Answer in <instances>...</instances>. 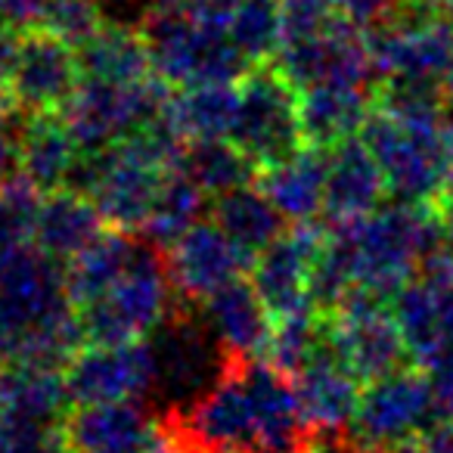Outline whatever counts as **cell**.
Listing matches in <instances>:
<instances>
[{"mask_svg":"<svg viewBox=\"0 0 453 453\" xmlns=\"http://www.w3.org/2000/svg\"><path fill=\"white\" fill-rule=\"evenodd\" d=\"M438 249L444 246L432 208L395 199L366 218L329 226L311 273V302L323 314L339 308L351 292L391 302Z\"/></svg>","mask_w":453,"mask_h":453,"instance_id":"cell-1","label":"cell"},{"mask_svg":"<svg viewBox=\"0 0 453 453\" xmlns=\"http://www.w3.org/2000/svg\"><path fill=\"white\" fill-rule=\"evenodd\" d=\"M165 422L202 453H298L314 441L292 379L265 357L230 360L199 401Z\"/></svg>","mask_w":453,"mask_h":453,"instance_id":"cell-2","label":"cell"},{"mask_svg":"<svg viewBox=\"0 0 453 453\" xmlns=\"http://www.w3.org/2000/svg\"><path fill=\"white\" fill-rule=\"evenodd\" d=\"M84 342L81 317L65 292V261L35 240L0 249V357L63 366Z\"/></svg>","mask_w":453,"mask_h":453,"instance_id":"cell-3","label":"cell"},{"mask_svg":"<svg viewBox=\"0 0 453 453\" xmlns=\"http://www.w3.org/2000/svg\"><path fill=\"white\" fill-rule=\"evenodd\" d=\"M180 304L171 283L165 252L140 240L137 255L127 271L115 280L112 289L103 292L96 302L78 308L88 345H127L143 342L174 314Z\"/></svg>","mask_w":453,"mask_h":453,"instance_id":"cell-4","label":"cell"},{"mask_svg":"<svg viewBox=\"0 0 453 453\" xmlns=\"http://www.w3.org/2000/svg\"><path fill=\"white\" fill-rule=\"evenodd\" d=\"M152 72L171 88L236 84L252 65L236 50L226 28H214L187 10H150L140 22Z\"/></svg>","mask_w":453,"mask_h":453,"instance_id":"cell-5","label":"cell"},{"mask_svg":"<svg viewBox=\"0 0 453 453\" xmlns=\"http://www.w3.org/2000/svg\"><path fill=\"white\" fill-rule=\"evenodd\" d=\"M146 342H150L152 364H156L152 401L162 403L165 416L180 413L199 401L234 360L202 320L199 308L189 302H183V311L177 304L174 314Z\"/></svg>","mask_w":453,"mask_h":453,"instance_id":"cell-6","label":"cell"},{"mask_svg":"<svg viewBox=\"0 0 453 453\" xmlns=\"http://www.w3.org/2000/svg\"><path fill=\"white\" fill-rule=\"evenodd\" d=\"M171 84L158 75L143 81H100L81 78L63 119L81 152H103L106 146L143 131L162 119Z\"/></svg>","mask_w":453,"mask_h":453,"instance_id":"cell-7","label":"cell"},{"mask_svg":"<svg viewBox=\"0 0 453 453\" xmlns=\"http://www.w3.org/2000/svg\"><path fill=\"white\" fill-rule=\"evenodd\" d=\"M230 140L258 168L308 146L298 115V90L286 81L277 65H252L236 81V115Z\"/></svg>","mask_w":453,"mask_h":453,"instance_id":"cell-8","label":"cell"},{"mask_svg":"<svg viewBox=\"0 0 453 453\" xmlns=\"http://www.w3.org/2000/svg\"><path fill=\"white\" fill-rule=\"evenodd\" d=\"M366 44L379 84H441L453 63V26L432 4H413L366 28Z\"/></svg>","mask_w":453,"mask_h":453,"instance_id":"cell-9","label":"cell"},{"mask_svg":"<svg viewBox=\"0 0 453 453\" xmlns=\"http://www.w3.org/2000/svg\"><path fill=\"white\" fill-rule=\"evenodd\" d=\"M438 419L441 410L434 403L426 372L403 366V370L364 385V395H360L357 413H354L348 434L357 438L360 444L395 453L401 447L413 444Z\"/></svg>","mask_w":453,"mask_h":453,"instance_id":"cell-10","label":"cell"},{"mask_svg":"<svg viewBox=\"0 0 453 453\" xmlns=\"http://www.w3.org/2000/svg\"><path fill=\"white\" fill-rule=\"evenodd\" d=\"M333 348L360 382H372L410 364V348L401 333L391 302L366 292H351L335 311L326 314Z\"/></svg>","mask_w":453,"mask_h":453,"instance_id":"cell-11","label":"cell"},{"mask_svg":"<svg viewBox=\"0 0 453 453\" xmlns=\"http://www.w3.org/2000/svg\"><path fill=\"white\" fill-rule=\"evenodd\" d=\"M81 84V59L72 44L44 32H16L7 63V94L19 115L63 112Z\"/></svg>","mask_w":453,"mask_h":453,"instance_id":"cell-12","label":"cell"},{"mask_svg":"<svg viewBox=\"0 0 453 453\" xmlns=\"http://www.w3.org/2000/svg\"><path fill=\"white\" fill-rule=\"evenodd\" d=\"M273 65L296 90L317 84H357V88L379 84L366 32L342 13L320 32L280 47Z\"/></svg>","mask_w":453,"mask_h":453,"instance_id":"cell-13","label":"cell"},{"mask_svg":"<svg viewBox=\"0 0 453 453\" xmlns=\"http://www.w3.org/2000/svg\"><path fill=\"white\" fill-rule=\"evenodd\" d=\"M326 236L329 226H320L314 220L292 224L255 258L249 280L273 320L302 314V311H317L311 302V273L326 246Z\"/></svg>","mask_w":453,"mask_h":453,"instance_id":"cell-14","label":"cell"},{"mask_svg":"<svg viewBox=\"0 0 453 453\" xmlns=\"http://www.w3.org/2000/svg\"><path fill=\"white\" fill-rule=\"evenodd\" d=\"M416 366L453 348V252L438 249L413 280L391 298Z\"/></svg>","mask_w":453,"mask_h":453,"instance_id":"cell-15","label":"cell"},{"mask_svg":"<svg viewBox=\"0 0 453 453\" xmlns=\"http://www.w3.org/2000/svg\"><path fill=\"white\" fill-rule=\"evenodd\" d=\"M72 403L100 401H152L156 364L150 342L127 345H84L65 364Z\"/></svg>","mask_w":453,"mask_h":453,"instance_id":"cell-16","label":"cell"},{"mask_svg":"<svg viewBox=\"0 0 453 453\" xmlns=\"http://www.w3.org/2000/svg\"><path fill=\"white\" fill-rule=\"evenodd\" d=\"M165 265L180 302L199 304L220 286L249 277L255 258H249L211 218H205L165 249Z\"/></svg>","mask_w":453,"mask_h":453,"instance_id":"cell-17","label":"cell"},{"mask_svg":"<svg viewBox=\"0 0 453 453\" xmlns=\"http://www.w3.org/2000/svg\"><path fill=\"white\" fill-rule=\"evenodd\" d=\"M162 419L150 401L72 403L63 419V438L72 453H152Z\"/></svg>","mask_w":453,"mask_h":453,"instance_id":"cell-18","label":"cell"},{"mask_svg":"<svg viewBox=\"0 0 453 453\" xmlns=\"http://www.w3.org/2000/svg\"><path fill=\"white\" fill-rule=\"evenodd\" d=\"M292 385H296L298 407L311 428V438H335L351 428L360 395H364V382L335 354L333 339H329V348H323L304 370L292 376Z\"/></svg>","mask_w":453,"mask_h":453,"instance_id":"cell-19","label":"cell"},{"mask_svg":"<svg viewBox=\"0 0 453 453\" xmlns=\"http://www.w3.org/2000/svg\"><path fill=\"white\" fill-rule=\"evenodd\" d=\"M388 180L360 134L326 146V202L323 218L329 226L348 224L385 205Z\"/></svg>","mask_w":453,"mask_h":453,"instance_id":"cell-20","label":"cell"},{"mask_svg":"<svg viewBox=\"0 0 453 453\" xmlns=\"http://www.w3.org/2000/svg\"><path fill=\"white\" fill-rule=\"evenodd\" d=\"M72 410L65 370L50 364L7 360L0 366V422L59 428Z\"/></svg>","mask_w":453,"mask_h":453,"instance_id":"cell-21","label":"cell"},{"mask_svg":"<svg viewBox=\"0 0 453 453\" xmlns=\"http://www.w3.org/2000/svg\"><path fill=\"white\" fill-rule=\"evenodd\" d=\"M202 320L214 333V339L224 345V351L234 360L261 357L271 342L273 317L265 308L261 296L255 292L252 280L240 277L234 283L220 286L218 292L196 304Z\"/></svg>","mask_w":453,"mask_h":453,"instance_id":"cell-22","label":"cell"},{"mask_svg":"<svg viewBox=\"0 0 453 453\" xmlns=\"http://www.w3.org/2000/svg\"><path fill=\"white\" fill-rule=\"evenodd\" d=\"M255 183L289 224L320 218L326 202V150L302 146L292 156L258 168Z\"/></svg>","mask_w":453,"mask_h":453,"instance_id":"cell-23","label":"cell"},{"mask_svg":"<svg viewBox=\"0 0 453 453\" xmlns=\"http://www.w3.org/2000/svg\"><path fill=\"white\" fill-rule=\"evenodd\" d=\"M376 106V88L357 84H317L298 90V115H302L304 143L326 150V146L360 134L364 121Z\"/></svg>","mask_w":453,"mask_h":453,"instance_id":"cell-24","label":"cell"},{"mask_svg":"<svg viewBox=\"0 0 453 453\" xmlns=\"http://www.w3.org/2000/svg\"><path fill=\"white\" fill-rule=\"evenodd\" d=\"M78 162H81V146L72 137L63 112L22 115L19 174L28 177L41 193L69 187Z\"/></svg>","mask_w":453,"mask_h":453,"instance_id":"cell-25","label":"cell"},{"mask_svg":"<svg viewBox=\"0 0 453 453\" xmlns=\"http://www.w3.org/2000/svg\"><path fill=\"white\" fill-rule=\"evenodd\" d=\"M106 230L100 208L94 205V199L72 187L53 189L44 193L35 218V236L44 252H50L53 258L69 261L81 252L88 242H94L96 236Z\"/></svg>","mask_w":453,"mask_h":453,"instance_id":"cell-26","label":"cell"},{"mask_svg":"<svg viewBox=\"0 0 453 453\" xmlns=\"http://www.w3.org/2000/svg\"><path fill=\"white\" fill-rule=\"evenodd\" d=\"M236 115V84H193L171 88L162 109V125L180 143L230 137Z\"/></svg>","mask_w":453,"mask_h":453,"instance_id":"cell-27","label":"cell"},{"mask_svg":"<svg viewBox=\"0 0 453 453\" xmlns=\"http://www.w3.org/2000/svg\"><path fill=\"white\" fill-rule=\"evenodd\" d=\"M208 218L224 230L249 258H258L273 240L286 230L289 220L277 211L258 183H246L224 196H214Z\"/></svg>","mask_w":453,"mask_h":453,"instance_id":"cell-28","label":"cell"},{"mask_svg":"<svg viewBox=\"0 0 453 453\" xmlns=\"http://www.w3.org/2000/svg\"><path fill=\"white\" fill-rule=\"evenodd\" d=\"M140 240H134L125 230L106 226L94 242L81 249L75 258L65 261V292H69L72 304L84 308V304L96 302L106 289H112L115 280L127 271V265L137 255Z\"/></svg>","mask_w":453,"mask_h":453,"instance_id":"cell-29","label":"cell"},{"mask_svg":"<svg viewBox=\"0 0 453 453\" xmlns=\"http://www.w3.org/2000/svg\"><path fill=\"white\" fill-rule=\"evenodd\" d=\"M78 59H81V78L143 81V78L156 75L143 32L137 26H121V22H106L78 50Z\"/></svg>","mask_w":453,"mask_h":453,"instance_id":"cell-30","label":"cell"},{"mask_svg":"<svg viewBox=\"0 0 453 453\" xmlns=\"http://www.w3.org/2000/svg\"><path fill=\"white\" fill-rule=\"evenodd\" d=\"M177 168L193 183H199L208 193V199L230 193L236 187H246V183H255V177H258V165L230 137L183 143Z\"/></svg>","mask_w":453,"mask_h":453,"instance_id":"cell-31","label":"cell"},{"mask_svg":"<svg viewBox=\"0 0 453 453\" xmlns=\"http://www.w3.org/2000/svg\"><path fill=\"white\" fill-rule=\"evenodd\" d=\"M208 208H211V199H208L205 189L189 180L180 168H174L165 177L162 193H158L143 230H140V236H143L150 246L165 252V249H171L187 234L189 226H196L199 220L208 218Z\"/></svg>","mask_w":453,"mask_h":453,"instance_id":"cell-32","label":"cell"},{"mask_svg":"<svg viewBox=\"0 0 453 453\" xmlns=\"http://www.w3.org/2000/svg\"><path fill=\"white\" fill-rule=\"evenodd\" d=\"M323 348H329L326 314H323V311H302V314L277 317V320H273L271 342H267L261 357L292 379L298 370H304Z\"/></svg>","mask_w":453,"mask_h":453,"instance_id":"cell-33","label":"cell"},{"mask_svg":"<svg viewBox=\"0 0 453 453\" xmlns=\"http://www.w3.org/2000/svg\"><path fill=\"white\" fill-rule=\"evenodd\" d=\"M226 35L236 50L249 59V65L273 63L283 41V16L280 0H242L234 19L226 22Z\"/></svg>","mask_w":453,"mask_h":453,"instance_id":"cell-34","label":"cell"},{"mask_svg":"<svg viewBox=\"0 0 453 453\" xmlns=\"http://www.w3.org/2000/svg\"><path fill=\"white\" fill-rule=\"evenodd\" d=\"M41 199L44 193L22 174L0 183V249L32 240Z\"/></svg>","mask_w":453,"mask_h":453,"instance_id":"cell-35","label":"cell"},{"mask_svg":"<svg viewBox=\"0 0 453 453\" xmlns=\"http://www.w3.org/2000/svg\"><path fill=\"white\" fill-rule=\"evenodd\" d=\"M106 22V13L96 0H47L35 28H44V32L63 38L65 44H72L75 50H81Z\"/></svg>","mask_w":453,"mask_h":453,"instance_id":"cell-36","label":"cell"},{"mask_svg":"<svg viewBox=\"0 0 453 453\" xmlns=\"http://www.w3.org/2000/svg\"><path fill=\"white\" fill-rule=\"evenodd\" d=\"M0 453H69L63 426H22L0 422Z\"/></svg>","mask_w":453,"mask_h":453,"instance_id":"cell-37","label":"cell"},{"mask_svg":"<svg viewBox=\"0 0 453 453\" xmlns=\"http://www.w3.org/2000/svg\"><path fill=\"white\" fill-rule=\"evenodd\" d=\"M413 4H432V0H333V7L360 28L382 26V22H388L391 16L413 7Z\"/></svg>","mask_w":453,"mask_h":453,"instance_id":"cell-38","label":"cell"},{"mask_svg":"<svg viewBox=\"0 0 453 453\" xmlns=\"http://www.w3.org/2000/svg\"><path fill=\"white\" fill-rule=\"evenodd\" d=\"M419 370L426 372L428 385H432V395L441 410V419H450V413H453V348L434 354V357L428 360V364H422Z\"/></svg>","mask_w":453,"mask_h":453,"instance_id":"cell-39","label":"cell"},{"mask_svg":"<svg viewBox=\"0 0 453 453\" xmlns=\"http://www.w3.org/2000/svg\"><path fill=\"white\" fill-rule=\"evenodd\" d=\"M19 134L22 115L16 109L0 115V183L19 174Z\"/></svg>","mask_w":453,"mask_h":453,"instance_id":"cell-40","label":"cell"},{"mask_svg":"<svg viewBox=\"0 0 453 453\" xmlns=\"http://www.w3.org/2000/svg\"><path fill=\"white\" fill-rule=\"evenodd\" d=\"M47 0H0V26L10 32H26L35 28L41 19Z\"/></svg>","mask_w":453,"mask_h":453,"instance_id":"cell-41","label":"cell"},{"mask_svg":"<svg viewBox=\"0 0 453 453\" xmlns=\"http://www.w3.org/2000/svg\"><path fill=\"white\" fill-rule=\"evenodd\" d=\"M240 4L242 0H189L183 10H187L189 16H196L199 22H205V26L226 28V22L234 19Z\"/></svg>","mask_w":453,"mask_h":453,"instance_id":"cell-42","label":"cell"},{"mask_svg":"<svg viewBox=\"0 0 453 453\" xmlns=\"http://www.w3.org/2000/svg\"><path fill=\"white\" fill-rule=\"evenodd\" d=\"M410 453H453V419H438L413 441Z\"/></svg>","mask_w":453,"mask_h":453,"instance_id":"cell-43","label":"cell"},{"mask_svg":"<svg viewBox=\"0 0 453 453\" xmlns=\"http://www.w3.org/2000/svg\"><path fill=\"white\" fill-rule=\"evenodd\" d=\"M106 13L109 22H121V26H137L146 19V13L152 10L150 0H96Z\"/></svg>","mask_w":453,"mask_h":453,"instance_id":"cell-44","label":"cell"},{"mask_svg":"<svg viewBox=\"0 0 453 453\" xmlns=\"http://www.w3.org/2000/svg\"><path fill=\"white\" fill-rule=\"evenodd\" d=\"M432 211H434V218H438L441 246H444L447 252H453V193H447Z\"/></svg>","mask_w":453,"mask_h":453,"instance_id":"cell-45","label":"cell"},{"mask_svg":"<svg viewBox=\"0 0 453 453\" xmlns=\"http://www.w3.org/2000/svg\"><path fill=\"white\" fill-rule=\"evenodd\" d=\"M320 453H385V450H376L370 444H360L357 438H348V434H335Z\"/></svg>","mask_w":453,"mask_h":453,"instance_id":"cell-46","label":"cell"},{"mask_svg":"<svg viewBox=\"0 0 453 453\" xmlns=\"http://www.w3.org/2000/svg\"><path fill=\"white\" fill-rule=\"evenodd\" d=\"M441 94H444L447 109H450V112H453V63H450V69H447L444 81H441Z\"/></svg>","mask_w":453,"mask_h":453,"instance_id":"cell-47","label":"cell"},{"mask_svg":"<svg viewBox=\"0 0 453 453\" xmlns=\"http://www.w3.org/2000/svg\"><path fill=\"white\" fill-rule=\"evenodd\" d=\"M152 10H183L189 0H150Z\"/></svg>","mask_w":453,"mask_h":453,"instance_id":"cell-48","label":"cell"},{"mask_svg":"<svg viewBox=\"0 0 453 453\" xmlns=\"http://www.w3.org/2000/svg\"><path fill=\"white\" fill-rule=\"evenodd\" d=\"M434 4V10H438V13H447V10L453 7V0H432Z\"/></svg>","mask_w":453,"mask_h":453,"instance_id":"cell-49","label":"cell"},{"mask_svg":"<svg viewBox=\"0 0 453 453\" xmlns=\"http://www.w3.org/2000/svg\"><path fill=\"white\" fill-rule=\"evenodd\" d=\"M441 16H444V19H447V22H450V26H453V7L447 10V13H441Z\"/></svg>","mask_w":453,"mask_h":453,"instance_id":"cell-50","label":"cell"},{"mask_svg":"<svg viewBox=\"0 0 453 453\" xmlns=\"http://www.w3.org/2000/svg\"><path fill=\"white\" fill-rule=\"evenodd\" d=\"M0 366H4V357H0Z\"/></svg>","mask_w":453,"mask_h":453,"instance_id":"cell-51","label":"cell"},{"mask_svg":"<svg viewBox=\"0 0 453 453\" xmlns=\"http://www.w3.org/2000/svg\"><path fill=\"white\" fill-rule=\"evenodd\" d=\"M450 419H453V413H450Z\"/></svg>","mask_w":453,"mask_h":453,"instance_id":"cell-52","label":"cell"},{"mask_svg":"<svg viewBox=\"0 0 453 453\" xmlns=\"http://www.w3.org/2000/svg\"><path fill=\"white\" fill-rule=\"evenodd\" d=\"M69 453H72V450H69Z\"/></svg>","mask_w":453,"mask_h":453,"instance_id":"cell-53","label":"cell"}]
</instances>
